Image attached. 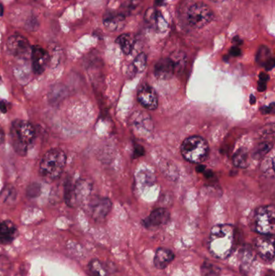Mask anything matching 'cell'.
Instances as JSON below:
<instances>
[{
    "mask_svg": "<svg viewBox=\"0 0 275 276\" xmlns=\"http://www.w3.org/2000/svg\"><path fill=\"white\" fill-rule=\"evenodd\" d=\"M254 103H255V98H254V97H253V95H252V96H251V104H252V105H253Z\"/></svg>",
    "mask_w": 275,
    "mask_h": 276,
    "instance_id": "obj_38",
    "label": "cell"
},
{
    "mask_svg": "<svg viewBox=\"0 0 275 276\" xmlns=\"http://www.w3.org/2000/svg\"><path fill=\"white\" fill-rule=\"evenodd\" d=\"M174 71V65L170 58H162L155 65L154 74L159 79H169Z\"/></svg>",
    "mask_w": 275,
    "mask_h": 276,
    "instance_id": "obj_14",
    "label": "cell"
},
{
    "mask_svg": "<svg viewBox=\"0 0 275 276\" xmlns=\"http://www.w3.org/2000/svg\"><path fill=\"white\" fill-rule=\"evenodd\" d=\"M145 21L153 29L157 32L163 33L168 29V24L160 12L154 9H149L145 16Z\"/></svg>",
    "mask_w": 275,
    "mask_h": 276,
    "instance_id": "obj_13",
    "label": "cell"
},
{
    "mask_svg": "<svg viewBox=\"0 0 275 276\" xmlns=\"http://www.w3.org/2000/svg\"><path fill=\"white\" fill-rule=\"evenodd\" d=\"M31 57H32V66L35 74H42L50 61L49 53L43 48L40 47L38 45H35L32 47Z\"/></svg>",
    "mask_w": 275,
    "mask_h": 276,
    "instance_id": "obj_10",
    "label": "cell"
},
{
    "mask_svg": "<svg viewBox=\"0 0 275 276\" xmlns=\"http://www.w3.org/2000/svg\"><path fill=\"white\" fill-rule=\"evenodd\" d=\"M36 136V130L30 122L23 120L13 121L11 128V138L13 148L18 154L26 155L29 145Z\"/></svg>",
    "mask_w": 275,
    "mask_h": 276,
    "instance_id": "obj_3",
    "label": "cell"
},
{
    "mask_svg": "<svg viewBox=\"0 0 275 276\" xmlns=\"http://www.w3.org/2000/svg\"><path fill=\"white\" fill-rule=\"evenodd\" d=\"M273 66H274V59L273 57H271L269 61H267L266 64L265 65V67L266 68V70H272Z\"/></svg>",
    "mask_w": 275,
    "mask_h": 276,
    "instance_id": "obj_32",
    "label": "cell"
},
{
    "mask_svg": "<svg viewBox=\"0 0 275 276\" xmlns=\"http://www.w3.org/2000/svg\"><path fill=\"white\" fill-rule=\"evenodd\" d=\"M1 198L4 200L5 202H9V201H14L17 197V192H16V189L12 186H8L4 189L2 193L0 195Z\"/></svg>",
    "mask_w": 275,
    "mask_h": 276,
    "instance_id": "obj_27",
    "label": "cell"
},
{
    "mask_svg": "<svg viewBox=\"0 0 275 276\" xmlns=\"http://www.w3.org/2000/svg\"><path fill=\"white\" fill-rule=\"evenodd\" d=\"M188 19V22L192 28L200 29L213 21L214 13L204 3H197L190 8Z\"/></svg>",
    "mask_w": 275,
    "mask_h": 276,
    "instance_id": "obj_6",
    "label": "cell"
},
{
    "mask_svg": "<svg viewBox=\"0 0 275 276\" xmlns=\"http://www.w3.org/2000/svg\"><path fill=\"white\" fill-rule=\"evenodd\" d=\"M181 152L186 160L193 163H201L208 158L209 145L202 137L192 136L182 142Z\"/></svg>",
    "mask_w": 275,
    "mask_h": 276,
    "instance_id": "obj_4",
    "label": "cell"
},
{
    "mask_svg": "<svg viewBox=\"0 0 275 276\" xmlns=\"http://www.w3.org/2000/svg\"><path fill=\"white\" fill-rule=\"evenodd\" d=\"M138 101L144 108L149 110H154L158 106L157 95L152 86L143 84L138 90Z\"/></svg>",
    "mask_w": 275,
    "mask_h": 276,
    "instance_id": "obj_11",
    "label": "cell"
},
{
    "mask_svg": "<svg viewBox=\"0 0 275 276\" xmlns=\"http://www.w3.org/2000/svg\"><path fill=\"white\" fill-rule=\"evenodd\" d=\"M271 148H272V145L269 143H263L259 145L257 149H256L253 153V156L255 158L257 157V158H261L263 155L266 154L268 152H269Z\"/></svg>",
    "mask_w": 275,
    "mask_h": 276,
    "instance_id": "obj_29",
    "label": "cell"
},
{
    "mask_svg": "<svg viewBox=\"0 0 275 276\" xmlns=\"http://www.w3.org/2000/svg\"><path fill=\"white\" fill-rule=\"evenodd\" d=\"M241 49H239L238 47H232L230 49V54L233 57H237V56L241 55Z\"/></svg>",
    "mask_w": 275,
    "mask_h": 276,
    "instance_id": "obj_31",
    "label": "cell"
},
{
    "mask_svg": "<svg viewBox=\"0 0 275 276\" xmlns=\"http://www.w3.org/2000/svg\"><path fill=\"white\" fill-rule=\"evenodd\" d=\"M67 88L61 84H57L52 86L49 90L48 98L51 105L58 106L65 100L67 95Z\"/></svg>",
    "mask_w": 275,
    "mask_h": 276,
    "instance_id": "obj_19",
    "label": "cell"
},
{
    "mask_svg": "<svg viewBox=\"0 0 275 276\" xmlns=\"http://www.w3.org/2000/svg\"><path fill=\"white\" fill-rule=\"evenodd\" d=\"M169 212L165 209H157L150 213L149 217L143 221V225L147 229L160 227L169 221Z\"/></svg>",
    "mask_w": 275,
    "mask_h": 276,
    "instance_id": "obj_12",
    "label": "cell"
},
{
    "mask_svg": "<svg viewBox=\"0 0 275 276\" xmlns=\"http://www.w3.org/2000/svg\"><path fill=\"white\" fill-rule=\"evenodd\" d=\"M211 1H212V2L214 3H223L225 2V1H227V0H211Z\"/></svg>",
    "mask_w": 275,
    "mask_h": 276,
    "instance_id": "obj_37",
    "label": "cell"
},
{
    "mask_svg": "<svg viewBox=\"0 0 275 276\" xmlns=\"http://www.w3.org/2000/svg\"><path fill=\"white\" fill-rule=\"evenodd\" d=\"M174 259V254L167 248H158L155 253L153 264L156 268L163 270L169 266V263Z\"/></svg>",
    "mask_w": 275,
    "mask_h": 276,
    "instance_id": "obj_17",
    "label": "cell"
},
{
    "mask_svg": "<svg viewBox=\"0 0 275 276\" xmlns=\"http://www.w3.org/2000/svg\"><path fill=\"white\" fill-rule=\"evenodd\" d=\"M66 155L62 149H52L44 155L40 164V174L47 181L59 178L65 169Z\"/></svg>",
    "mask_w": 275,
    "mask_h": 276,
    "instance_id": "obj_2",
    "label": "cell"
},
{
    "mask_svg": "<svg viewBox=\"0 0 275 276\" xmlns=\"http://www.w3.org/2000/svg\"><path fill=\"white\" fill-rule=\"evenodd\" d=\"M112 209L110 200L104 197H96L91 199L89 203V210L93 219L102 221L105 219Z\"/></svg>",
    "mask_w": 275,
    "mask_h": 276,
    "instance_id": "obj_9",
    "label": "cell"
},
{
    "mask_svg": "<svg viewBox=\"0 0 275 276\" xmlns=\"http://www.w3.org/2000/svg\"><path fill=\"white\" fill-rule=\"evenodd\" d=\"M269 80V76L267 75L265 73H261L260 74V79L258 82V90L260 91H263L266 88V82Z\"/></svg>",
    "mask_w": 275,
    "mask_h": 276,
    "instance_id": "obj_30",
    "label": "cell"
},
{
    "mask_svg": "<svg viewBox=\"0 0 275 276\" xmlns=\"http://www.w3.org/2000/svg\"><path fill=\"white\" fill-rule=\"evenodd\" d=\"M88 272L90 276H113L110 266L97 259L90 261L88 265Z\"/></svg>",
    "mask_w": 275,
    "mask_h": 276,
    "instance_id": "obj_18",
    "label": "cell"
},
{
    "mask_svg": "<svg viewBox=\"0 0 275 276\" xmlns=\"http://www.w3.org/2000/svg\"><path fill=\"white\" fill-rule=\"evenodd\" d=\"M9 53L21 59H28L31 57L32 47L29 41L22 36H13L7 42Z\"/></svg>",
    "mask_w": 275,
    "mask_h": 276,
    "instance_id": "obj_7",
    "label": "cell"
},
{
    "mask_svg": "<svg viewBox=\"0 0 275 276\" xmlns=\"http://www.w3.org/2000/svg\"><path fill=\"white\" fill-rule=\"evenodd\" d=\"M201 274L203 276H219L220 268L208 260H205L201 266Z\"/></svg>",
    "mask_w": 275,
    "mask_h": 276,
    "instance_id": "obj_23",
    "label": "cell"
},
{
    "mask_svg": "<svg viewBox=\"0 0 275 276\" xmlns=\"http://www.w3.org/2000/svg\"><path fill=\"white\" fill-rule=\"evenodd\" d=\"M3 14H4V7L0 4V17L3 16Z\"/></svg>",
    "mask_w": 275,
    "mask_h": 276,
    "instance_id": "obj_36",
    "label": "cell"
},
{
    "mask_svg": "<svg viewBox=\"0 0 275 276\" xmlns=\"http://www.w3.org/2000/svg\"><path fill=\"white\" fill-rule=\"evenodd\" d=\"M235 166L239 168H245L248 166V154L244 149H240L233 157Z\"/></svg>",
    "mask_w": 275,
    "mask_h": 276,
    "instance_id": "obj_24",
    "label": "cell"
},
{
    "mask_svg": "<svg viewBox=\"0 0 275 276\" xmlns=\"http://www.w3.org/2000/svg\"><path fill=\"white\" fill-rule=\"evenodd\" d=\"M64 199L65 202L69 207L75 206L77 197H76L75 186L70 178H68L64 185Z\"/></svg>",
    "mask_w": 275,
    "mask_h": 276,
    "instance_id": "obj_20",
    "label": "cell"
},
{
    "mask_svg": "<svg viewBox=\"0 0 275 276\" xmlns=\"http://www.w3.org/2000/svg\"><path fill=\"white\" fill-rule=\"evenodd\" d=\"M147 57L145 53H141L137 55V57L135 58L133 63L129 66V72L132 74H136V73H141L143 70H145L146 67Z\"/></svg>",
    "mask_w": 275,
    "mask_h": 276,
    "instance_id": "obj_22",
    "label": "cell"
},
{
    "mask_svg": "<svg viewBox=\"0 0 275 276\" xmlns=\"http://www.w3.org/2000/svg\"><path fill=\"white\" fill-rule=\"evenodd\" d=\"M270 52L268 48L265 46H261L257 52V61L259 64L265 66L267 61H269L271 58Z\"/></svg>",
    "mask_w": 275,
    "mask_h": 276,
    "instance_id": "obj_25",
    "label": "cell"
},
{
    "mask_svg": "<svg viewBox=\"0 0 275 276\" xmlns=\"http://www.w3.org/2000/svg\"><path fill=\"white\" fill-rule=\"evenodd\" d=\"M116 42L120 45V47L121 48L124 53L126 55H129L133 50V46H134L135 37L133 34L125 33V34H122L117 38Z\"/></svg>",
    "mask_w": 275,
    "mask_h": 276,
    "instance_id": "obj_21",
    "label": "cell"
},
{
    "mask_svg": "<svg viewBox=\"0 0 275 276\" xmlns=\"http://www.w3.org/2000/svg\"><path fill=\"white\" fill-rule=\"evenodd\" d=\"M0 80H1V77H0Z\"/></svg>",
    "mask_w": 275,
    "mask_h": 276,
    "instance_id": "obj_39",
    "label": "cell"
},
{
    "mask_svg": "<svg viewBox=\"0 0 275 276\" xmlns=\"http://www.w3.org/2000/svg\"><path fill=\"white\" fill-rule=\"evenodd\" d=\"M4 141H5V133H4V130H3L1 126H0V145L4 142Z\"/></svg>",
    "mask_w": 275,
    "mask_h": 276,
    "instance_id": "obj_34",
    "label": "cell"
},
{
    "mask_svg": "<svg viewBox=\"0 0 275 276\" xmlns=\"http://www.w3.org/2000/svg\"><path fill=\"white\" fill-rule=\"evenodd\" d=\"M170 59L173 61V65H174V70H176L177 68L184 66L186 61V55L184 53L177 52V53H173V57H171Z\"/></svg>",
    "mask_w": 275,
    "mask_h": 276,
    "instance_id": "obj_28",
    "label": "cell"
},
{
    "mask_svg": "<svg viewBox=\"0 0 275 276\" xmlns=\"http://www.w3.org/2000/svg\"><path fill=\"white\" fill-rule=\"evenodd\" d=\"M104 23L108 30L121 31L126 25V17L124 13H108L104 17Z\"/></svg>",
    "mask_w": 275,
    "mask_h": 276,
    "instance_id": "obj_15",
    "label": "cell"
},
{
    "mask_svg": "<svg viewBox=\"0 0 275 276\" xmlns=\"http://www.w3.org/2000/svg\"><path fill=\"white\" fill-rule=\"evenodd\" d=\"M255 230L261 235H273L275 232V209L273 205L261 206L254 215Z\"/></svg>",
    "mask_w": 275,
    "mask_h": 276,
    "instance_id": "obj_5",
    "label": "cell"
},
{
    "mask_svg": "<svg viewBox=\"0 0 275 276\" xmlns=\"http://www.w3.org/2000/svg\"><path fill=\"white\" fill-rule=\"evenodd\" d=\"M17 235V228L10 221L0 222V244L8 245L14 241Z\"/></svg>",
    "mask_w": 275,
    "mask_h": 276,
    "instance_id": "obj_16",
    "label": "cell"
},
{
    "mask_svg": "<svg viewBox=\"0 0 275 276\" xmlns=\"http://www.w3.org/2000/svg\"><path fill=\"white\" fill-rule=\"evenodd\" d=\"M0 111L3 113H6L8 112V105L5 101H0Z\"/></svg>",
    "mask_w": 275,
    "mask_h": 276,
    "instance_id": "obj_33",
    "label": "cell"
},
{
    "mask_svg": "<svg viewBox=\"0 0 275 276\" xmlns=\"http://www.w3.org/2000/svg\"><path fill=\"white\" fill-rule=\"evenodd\" d=\"M41 193V187L38 182H32L27 188L26 195L29 198H37Z\"/></svg>",
    "mask_w": 275,
    "mask_h": 276,
    "instance_id": "obj_26",
    "label": "cell"
},
{
    "mask_svg": "<svg viewBox=\"0 0 275 276\" xmlns=\"http://www.w3.org/2000/svg\"><path fill=\"white\" fill-rule=\"evenodd\" d=\"M236 240V228L232 225H215L211 230L208 248L215 257L224 259L232 254Z\"/></svg>",
    "mask_w": 275,
    "mask_h": 276,
    "instance_id": "obj_1",
    "label": "cell"
},
{
    "mask_svg": "<svg viewBox=\"0 0 275 276\" xmlns=\"http://www.w3.org/2000/svg\"><path fill=\"white\" fill-rule=\"evenodd\" d=\"M273 242V235H261L255 239V250L257 254L266 262H272L274 258Z\"/></svg>",
    "mask_w": 275,
    "mask_h": 276,
    "instance_id": "obj_8",
    "label": "cell"
},
{
    "mask_svg": "<svg viewBox=\"0 0 275 276\" xmlns=\"http://www.w3.org/2000/svg\"><path fill=\"white\" fill-rule=\"evenodd\" d=\"M265 276H274V273H273V270H269V271L267 272Z\"/></svg>",
    "mask_w": 275,
    "mask_h": 276,
    "instance_id": "obj_35",
    "label": "cell"
}]
</instances>
